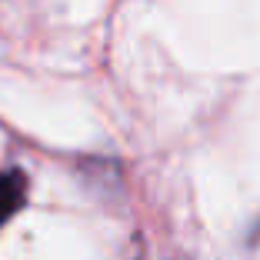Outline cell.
I'll list each match as a JSON object with an SVG mask.
<instances>
[{"instance_id":"6da1fadb","label":"cell","mask_w":260,"mask_h":260,"mask_svg":"<svg viewBox=\"0 0 260 260\" xmlns=\"http://www.w3.org/2000/svg\"><path fill=\"white\" fill-rule=\"evenodd\" d=\"M27 200V174L17 167L0 170V227L17 214Z\"/></svg>"}]
</instances>
